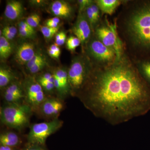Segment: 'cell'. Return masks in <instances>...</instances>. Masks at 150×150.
I'll return each mask as SVG.
<instances>
[{"mask_svg":"<svg viewBox=\"0 0 150 150\" xmlns=\"http://www.w3.org/2000/svg\"><path fill=\"white\" fill-rule=\"evenodd\" d=\"M59 27L51 28L47 26H43L40 28V30L43 36L46 39H50L56 34L58 30Z\"/></svg>","mask_w":150,"mask_h":150,"instance_id":"44dd1931","label":"cell"},{"mask_svg":"<svg viewBox=\"0 0 150 150\" xmlns=\"http://www.w3.org/2000/svg\"><path fill=\"white\" fill-rule=\"evenodd\" d=\"M3 97L6 103H24L25 95L23 86L18 82L14 81L4 88Z\"/></svg>","mask_w":150,"mask_h":150,"instance_id":"8fae6325","label":"cell"},{"mask_svg":"<svg viewBox=\"0 0 150 150\" xmlns=\"http://www.w3.org/2000/svg\"><path fill=\"white\" fill-rule=\"evenodd\" d=\"M83 51L93 66H108L113 64L118 59L115 51L105 46L94 34Z\"/></svg>","mask_w":150,"mask_h":150,"instance_id":"277c9868","label":"cell"},{"mask_svg":"<svg viewBox=\"0 0 150 150\" xmlns=\"http://www.w3.org/2000/svg\"><path fill=\"white\" fill-rule=\"evenodd\" d=\"M23 86L25 95L24 103L35 113L47 96L42 86L34 78L28 79Z\"/></svg>","mask_w":150,"mask_h":150,"instance_id":"ba28073f","label":"cell"},{"mask_svg":"<svg viewBox=\"0 0 150 150\" xmlns=\"http://www.w3.org/2000/svg\"><path fill=\"white\" fill-rule=\"evenodd\" d=\"M19 28H20L29 30L30 32L34 33H35V30H34V28L28 24L26 21H21L19 24Z\"/></svg>","mask_w":150,"mask_h":150,"instance_id":"f546056e","label":"cell"},{"mask_svg":"<svg viewBox=\"0 0 150 150\" xmlns=\"http://www.w3.org/2000/svg\"><path fill=\"white\" fill-rule=\"evenodd\" d=\"M51 10L56 17L64 18H69L72 16L74 13L71 6L69 3L62 1L53 2L51 6Z\"/></svg>","mask_w":150,"mask_h":150,"instance_id":"4fadbf2b","label":"cell"},{"mask_svg":"<svg viewBox=\"0 0 150 150\" xmlns=\"http://www.w3.org/2000/svg\"><path fill=\"white\" fill-rule=\"evenodd\" d=\"M0 150H17V149L8 146L0 145Z\"/></svg>","mask_w":150,"mask_h":150,"instance_id":"836d02e7","label":"cell"},{"mask_svg":"<svg viewBox=\"0 0 150 150\" xmlns=\"http://www.w3.org/2000/svg\"><path fill=\"white\" fill-rule=\"evenodd\" d=\"M94 35L107 47L113 49L118 58L124 53L123 43L118 35L116 25L110 23L105 16L94 30Z\"/></svg>","mask_w":150,"mask_h":150,"instance_id":"8992f818","label":"cell"},{"mask_svg":"<svg viewBox=\"0 0 150 150\" xmlns=\"http://www.w3.org/2000/svg\"><path fill=\"white\" fill-rule=\"evenodd\" d=\"M114 23L133 62L150 58V0H126Z\"/></svg>","mask_w":150,"mask_h":150,"instance_id":"7a4b0ae2","label":"cell"},{"mask_svg":"<svg viewBox=\"0 0 150 150\" xmlns=\"http://www.w3.org/2000/svg\"><path fill=\"white\" fill-rule=\"evenodd\" d=\"M2 31L16 35L17 33V29L14 26H7L4 28Z\"/></svg>","mask_w":150,"mask_h":150,"instance_id":"1f68e13d","label":"cell"},{"mask_svg":"<svg viewBox=\"0 0 150 150\" xmlns=\"http://www.w3.org/2000/svg\"><path fill=\"white\" fill-rule=\"evenodd\" d=\"M21 143L20 137L13 131H6L0 135V145L8 146L18 150Z\"/></svg>","mask_w":150,"mask_h":150,"instance_id":"9a60e30c","label":"cell"},{"mask_svg":"<svg viewBox=\"0 0 150 150\" xmlns=\"http://www.w3.org/2000/svg\"><path fill=\"white\" fill-rule=\"evenodd\" d=\"M23 12L22 4L18 1H12L7 4L4 14L6 17L11 20H15L21 16Z\"/></svg>","mask_w":150,"mask_h":150,"instance_id":"2e32d148","label":"cell"},{"mask_svg":"<svg viewBox=\"0 0 150 150\" xmlns=\"http://www.w3.org/2000/svg\"><path fill=\"white\" fill-rule=\"evenodd\" d=\"M38 82V83L43 88L44 92L51 93L53 92L55 89L54 82L50 81L36 79Z\"/></svg>","mask_w":150,"mask_h":150,"instance_id":"7402d4cb","label":"cell"},{"mask_svg":"<svg viewBox=\"0 0 150 150\" xmlns=\"http://www.w3.org/2000/svg\"><path fill=\"white\" fill-rule=\"evenodd\" d=\"M64 106L63 100L58 97L47 96L35 113L40 118L51 121L59 118Z\"/></svg>","mask_w":150,"mask_h":150,"instance_id":"9c48e42d","label":"cell"},{"mask_svg":"<svg viewBox=\"0 0 150 150\" xmlns=\"http://www.w3.org/2000/svg\"><path fill=\"white\" fill-rule=\"evenodd\" d=\"M44 59V58L41 54H35L34 57L26 64V67H27V69L29 70L31 67L37 64L38 62L42 61Z\"/></svg>","mask_w":150,"mask_h":150,"instance_id":"4316f807","label":"cell"},{"mask_svg":"<svg viewBox=\"0 0 150 150\" xmlns=\"http://www.w3.org/2000/svg\"><path fill=\"white\" fill-rule=\"evenodd\" d=\"M2 34L3 36L6 39H7L8 40H12L16 36L15 35H13V34L3 32V31H2Z\"/></svg>","mask_w":150,"mask_h":150,"instance_id":"d6a6232c","label":"cell"},{"mask_svg":"<svg viewBox=\"0 0 150 150\" xmlns=\"http://www.w3.org/2000/svg\"><path fill=\"white\" fill-rule=\"evenodd\" d=\"M26 22L30 26L34 28L38 26L40 21V18L39 15L35 13L30 16L26 18Z\"/></svg>","mask_w":150,"mask_h":150,"instance_id":"603a6c76","label":"cell"},{"mask_svg":"<svg viewBox=\"0 0 150 150\" xmlns=\"http://www.w3.org/2000/svg\"><path fill=\"white\" fill-rule=\"evenodd\" d=\"M46 59H43L42 61L38 62L37 64L30 69L28 70L30 73L32 74H34L39 72L46 66Z\"/></svg>","mask_w":150,"mask_h":150,"instance_id":"cb8c5ba5","label":"cell"},{"mask_svg":"<svg viewBox=\"0 0 150 150\" xmlns=\"http://www.w3.org/2000/svg\"><path fill=\"white\" fill-rule=\"evenodd\" d=\"M48 53L52 58L58 59L61 54V50L59 46L56 44H52L48 49Z\"/></svg>","mask_w":150,"mask_h":150,"instance_id":"484cf974","label":"cell"},{"mask_svg":"<svg viewBox=\"0 0 150 150\" xmlns=\"http://www.w3.org/2000/svg\"><path fill=\"white\" fill-rule=\"evenodd\" d=\"M76 97L95 116L119 125L150 110V86L124 52L113 64L91 67Z\"/></svg>","mask_w":150,"mask_h":150,"instance_id":"6da1fadb","label":"cell"},{"mask_svg":"<svg viewBox=\"0 0 150 150\" xmlns=\"http://www.w3.org/2000/svg\"><path fill=\"white\" fill-rule=\"evenodd\" d=\"M12 47L8 40L4 36L0 37V57L1 59H6L10 55Z\"/></svg>","mask_w":150,"mask_h":150,"instance_id":"d6986e66","label":"cell"},{"mask_svg":"<svg viewBox=\"0 0 150 150\" xmlns=\"http://www.w3.org/2000/svg\"><path fill=\"white\" fill-rule=\"evenodd\" d=\"M19 34L21 36L24 38L32 37V35L34 34V33L30 32L29 30L23 29V28H19Z\"/></svg>","mask_w":150,"mask_h":150,"instance_id":"4dcf8cb0","label":"cell"},{"mask_svg":"<svg viewBox=\"0 0 150 150\" xmlns=\"http://www.w3.org/2000/svg\"><path fill=\"white\" fill-rule=\"evenodd\" d=\"M133 62L142 77L150 86V58Z\"/></svg>","mask_w":150,"mask_h":150,"instance_id":"e0dca14e","label":"cell"},{"mask_svg":"<svg viewBox=\"0 0 150 150\" xmlns=\"http://www.w3.org/2000/svg\"><path fill=\"white\" fill-rule=\"evenodd\" d=\"M92 0H79L77 1L79 5V13L82 12L85 9L93 2Z\"/></svg>","mask_w":150,"mask_h":150,"instance_id":"f1b7e54d","label":"cell"},{"mask_svg":"<svg viewBox=\"0 0 150 150\" xmlns=\"http://www.w3.org/2000/svg\"><path fill=\"white\" fill-rule=\"evenodd\" d=\"M17 150H49L46 146L26 143L24 146Z\"/></svg>","mask_w":150,"mask_h":150,"instance_id":"d4e9b609","label":"cell"},{"mask_svg":"<svg viewBox=\"0 0 150 150\" xmlns=\"http://www.w3.org/2000/svg\"><path fill=\"white\" fill-rule=\"evenodd\" d=\"M63 124V121L57 118L32 124L27 135V143L46 146L47 138L61 129Z\"/></svg>","mask_w":150,"mask_h":150,"instance_id":"52a82bcc","label":"cell"},{"mask_svg":"<svg viewBox=\"0 0 150 150\" xmlns=\"http://www.w3.org/2000/svg\"><path fill=\"white\" fill-rule=\"evenodd\" d=\"M15 81V76L10 70L1 68L0 69V88H5Z\"/></svg>","mask_w":150,"mask_h":150,"instance_id":"ac0fdd59","label":"cell"},{"mask_svg":"<svg viewBox=\"0 0 150 150\" xmlns=\"http://www.w3.org/2000/svg\"><path fill=\"white\" fill-rule=\"evenodd\" d=\"M94 1L102 14L111 16L120 6L124 4L126 0H95Z\"/></svg>","mask_w":150,"mask_h":150,"instance_id":"5bb4252c","label":"cell"},{"mask_svg":"<svg viewBox=\"0 0 150 150\" xmlns=\"http://www.w3.org/2000/svg\"><path fill=\"white\" fill-rule=\"evenodd\" d=\"M67 35L64 32H61L57 33L56 36L55 42L58 46H62L67 41Z\"/></svg>","mask_w":150,"mask_h":150,"instance_id":"83f0119b","label":"cell"},{"mask_svg":"<svg viewBox=\"0 0 150 150\" xmlns=\"http://www.w3.org/2000/svg\"><path fill=\"white\" fill-rule=\"evenodd\" d=\"M91 63L85 54L75 57L68 71L69 83L71 96H76L85 83Z\"/></svg>","mask_w":150,"mask_h":150,"instance_id":"5b68a950","label":"cell"},{"mask_svg":"<svg viewBox=\"0 0 150 150\" xmlns=\"http://www.w3.org/2000/svg\"><path fill=\"white\" fill-rule=\"evenodd\" d=\"M33 112L25 103H5L0 108L1 123L9 128L21 130L29 126Z\"/></svg>","mask_w":150,"mask_h":150,"instance_id":"3957f363","label":"cell"},{"mask_svg":"<svg viewBox=\"0 0 150 150\" xmlns=\"http://www.w3.org/2000/svg\"><path fill=\"white\" fill-rule=\"evenodd\" d=\"M35 54L33 44L30 43H24L18 48L16 58L19 64H27Z\"/></svg>","mask_w":150,"mask_h":150,"instance_id":"7c38bea8","label":"cell"},{"mask_svg":"<svg viewBox=\"0 0 150 150\" xmlns=\"http://www.w3.org/2000/svg\"><path fill=\"white\" fill-rule=\"evenodd\" d=\"M73 33L81 41L83 51L87 43L93 35L91 25L83 12L79 13L72 28Z\"/></svg>","mask_w":150,"mask_h":150,"instance_id":"30bf717a","label":"cell"},{"mask_svg":"<svg viewBox=\"0 0 150 150\" xmlns=\"http://www.w3.org/2000/svg\"><path fill=\"white\" fill-rule=\"evenodd\" d=\"M80 44V40L76 36H70L67 38L66 41L67 48L70 51H74Z\"/></svg>","mask_w":150,"mask_h":150,"instance_id":"ffe728a7","label":"cell"}]
</instances>
